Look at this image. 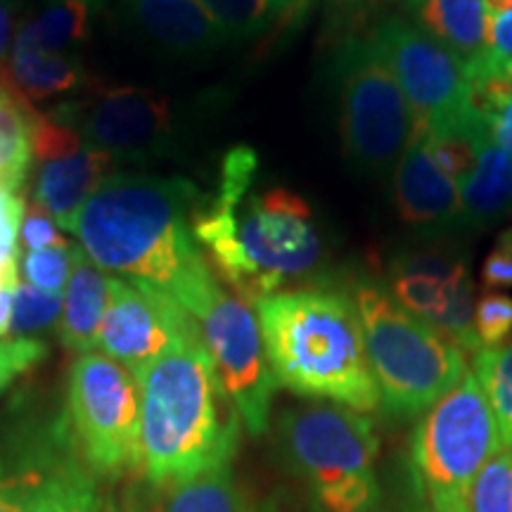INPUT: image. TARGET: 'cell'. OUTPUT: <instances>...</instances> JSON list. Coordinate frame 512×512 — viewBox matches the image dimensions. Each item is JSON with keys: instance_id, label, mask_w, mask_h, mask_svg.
I'll list each match as a JSON object with an SVG mask.
<instances>
[{"instance_id": "34", "label": "cell", "mask_w": 512, "mask_h": 512, "mask_svg": "<svg viewBox=\"0 0 512 512\" xmlns=\"http://www.w3.org/2000/svg\"><path fill=\"white\" fill-rule=\"evenodd\" d=\"M389 292L403 309L427 320L444 306L448 285L420 275H396L389 278Z\"/></svg>"}, {"instance_id": "27", "label": "cell", "mask_w": 512, "mask_h": 512, "mask_svg": "<svg viewBox=\"0 0 512 512\" xmlns=\"http://www.w3.org/2000/svg\"><path fill=\"white\" fill-rule=\"evenodd\" d=\"M475 283L472 275H465L458 285L448 287L446 302L434 316L427 318L441 335L451 339L463 354L477 356L482 347L475 335Z\"/></svg>"}, {"instance_id": "35", "label": "cell", "mask_w": 512, "mask_h": 512, "mask_svg": "<svg viewBox=\"0 0 512 512\" xmlns=\"http://www.w3.org/2000/svg\"><path fill=\"white\" fill-rule=\"evenodd\" d=\"M48 356L46 342L36 337H15L0 342V394L17 380L19 375L29 373Z\"/></svg>"}, {"instance_id": "21", "label": "cell", "mask_w": 512, "mask_h": 512, "mask_svg": "<svg viewBox=\"0 0 512 512\" xmlns=\"http://www.w3.org/2000/svg\"><path fill=\"white\" fill-rule=\"evenodd\" d=\"M95 0H48L34 19L17 31V48L69 53L86 41L93 27Z\"/></svg>"}, {"instance_id": "16", "label": "cell", "mask_w": 512, "mask_h": 512, "mask_svg": "<svg viewBox=\"0 0 512 512\" xmlns=\"http://www.w3.org/2000/svg\"><path fill=\"white\" fill-rule=\"evenodd\" d=\"M128 12L147 36L174 53H204L226 41L200 0H128Z\"/></svg>"}, {"instance_id": "31", "label": "cell", "mask_w": 512, "mask_h": 512, "mask_svg": "<svg viewBox=\"0 0 512 512\" xmlns=\"http://www.w3.org/2000/svg\"><path fill=\"white\" fill-rule=\"evenodd\" d=\"M50 460L19 458L15 463L0 458V512H27L36 486L46 477Z\"/></svg>"}, {"instance_id": "22", "label": "cell", "mask_w": 512, "mask_h": 512, "mask_svg": "<svg viewBox=\"0 0 512 512\" xmlns=\"http://www.w3.org/2000/svg\"><path fill=\"white\" fill-rule=\"evenodd\" d=\"M164 512H261L235 477L230 463L171 486Z\"/></svg>"}, {"instance_id": "17", "label": "cell", "mask_w": 512, "mask_h": 512, "mask_svg": "<svg viewBox=\"0 0 512 512\" xmlns=\"http://www.w3.org/2000/svg\"><path fill=\"white\" fill-rule=\"evenodd\" d=\"M107 275L88 259L81 245L74 247L72 273L62 294V316L57 323L62 347L74 354H88L98 347V332L107 309Z\"/></svg>"}, {"instance_id": "11", "label": "cell", "mask_w": 512, "mask_h": 512, "mask_svg": "<svg viewBox=\"0 0 512 512\" xmlns=\"http://www.w3.org/2000/svg\"><path fill=\"white\" fill-rule=\"evenodd\" d=\"M403 98L420 126L467 110V64L437 38L401 17H387L373 31Z\"/></svg>"}, {"instance_id": "30", "label": "cell", "mask_w": 512, "mask_h": 512, "mask_svg": "<svg viewBox=\"0 0 512 512\" xmlns=\"http://www.w3.org/2000/svg\"><path fill=\"white\" fill-rule=\"evenodd\" d=\"M470 512H512V448L486 460L472 484Z\"/></svg>"}, {"instance_id": "41", "label": "cell", "mask_w": 512, "mask_h": 512, "mask_svg": "<svg viewBox=\"0 0 512 512\" xmlns=\"http://www.w3.org/2000/svg\"><path fill=\"white\" fill-rule=\"evenodd\" d=\"M17 283H19V271L5 275V278L0 280V337L10 335L12 299H15Z\"/></svg>"}, {"instance_id": "24", "label": "cell", "mask_w": 512, "mask_h": 512, "mask_svg": "<svg viewBox=\"0 0 512 512\" xmlns=\"http://www.w3.org/2000/svg\"><path fill=\"white\" fill-rule=\"evenodd\" d=\"M31 110L10 93H0V185L10 192L22 188L34 162Z\"/></svg>"}, {"instance_id": "7", "label": "cell", "mask_w": 512, "mask_h": 512, "mask_svg": "<svg viewBox=\"0 0 512 512\" xmlns=\"http://www.w3.org/2000/svg\"><path fill=\"white\" fill-rule=\"evenodd\" d=\"M498 425L475 373H467L427 413L411 441L418 501L432 512H470L472 484L496 456Z\"/></svg>"}, {"instance_id": "32", "label": "cell", "mask_w": 512, "mask_h": 512, "mask_svg": "<svg viewBox=\"0 0 512 512\" xmlns=\"http://www.w3.org/2000/svg\"><path fill=\"white\" fill-rule=\"evenodd\" d=\"M72 254V242L38 249V252H27L22 256L24 283L34 285L43 292L64 294L69 273H72Z\"/></svg>"}, {"instance_id": "3", "label": "cell", "mask_w": 512, "mask_h": 512, "mask_svg": "<svg viewBox=\"0 0 512 512\" xmlns=\"http://www.w3.org/2000/svg\"><path fill=\"white\" fill-rule=\"evenodd\" d=\"M140 389V470L174 486L233 463L242 420L228 399L200 330L136 375Z\"/></svg>"}, {"instance_id": "33", "label": "cell", "mask_w": 512, "mask_h": 512, "mask_svg": "<svg viewBox=\"0 0 512 512\" xmlns=\"http://www.w3.org/2000/svg\"><path fill=\"white\" fill-rule=\"evenodd\" d=\"M475 335L482 349L501 347L512 335V297L503 292H484L475 304Z\"/></svg>"}, {"instance_id": "1", "label": "cell", "mask_w": 512, "mask_h": 512, "mask_svg": "<svg viewBox=\"0 0 512 512\" xmlns=\"http://www.w3.org/2000/svg\"><path fill=\"white\" fill-rule=\"evenodd\" d=\"M259 157L233 147L223 157L219 185L192 214V235L221 283L249 304L283 292L323 266L325 245L316 216L297 192H256Z\"/></svg>"}, {"instance_id": "10", "label": "cell", "mask_w": 512, "mask_h": 512, "mask_svg": "<svg viewBox=\"0 0 512 512\" xmlns=\"http://www.w3.org/2000/svg\"><path fill=\"white\" fill-rule=\"evenodd\" d=\"M67 403L93 472L112 477L140 467V389L131 370L100 351L81 354L69 370Z\"/></svg>"}, {"instance_id": "38", "label": "cell", "mask_w": 512, "mask_h": 512, "mask_svg": "<svg viewBox=\"0 0 512 512\" xmlns=\"http://www.w3.org/2000/svg\"><path fill=\"white\" fill-rule=\"evenodd\" d=\"M486 60L501 67L512 64V10L489 12V34H486Z\"/></svg>"}, {"instance_id": "6", "label": "cell", "mask_w": 512, "mask_h": 512, "mask_svg": "<svg viewBox=\"0 0 512 512\" xmlns=\"http://www.w3.org/2000/svg\"><path fill=\"white\" fill-rule=\"evenodd\" d=\"M380 403L392 418L427 413L467 375L465 354L375 280L351 283Z\"/></svg>"}, {"instance_id": "43", "label": "cell", "mask_w": 512, "mask_h": 512, "mask_svg": "<svg viewBox=\"0 0 512 512\" xmlns=\"http://www.w3.org/2000/svg\"><path fill=\"white\" fill-rule=\"evenodd\" d=\"M17 259H19V256H10V254H5L3 249H0V280H3L5 275L19 271Z\"/></svg>"}, {"instance_id": "44", "label": "cell", "mask_w": 512, "mask_h": 512, "mask_svg": "<svg viewBox=\"0 0 512 512\" xmlns=\"http://www.w3.org/2000/svg\"><path fill=\"white\" fill-rule=\"evenodd\" d=\"M491 12H508L512 10V0H486Z\"/></svg>"}, {"instance_id": "15", "label": "cell", "mask_w": 512, "mask_h": 512, "mask_svg": "<svg viewBox=\"0 0 512 512\" xmlns=\"http://www.w3.org/2000/svg\"><path fill=\"white\" fill-rule=\"evenodd\" d=\"M114 157L98 147H81L67 157L38 164L34 178V202L46 209L62 230L74 233L83 207L105 183Z\"/></svg>"}, {"instance_id": "12", "label": "cell", "mask_w": 512, "mask_h": 512, "mask_svg": "<svg viewBox=\"0 0 512 512\" xmlns=\"http://www.w3.org/2000/svg\"><path fill=\"white\" fill-rule=\"evenodd\" d=\"M200 330L169 294L126 278L107 280V309L95 351L140 375L159 354Z\"/></svg>"}, {"instance_id": "2", "label": "cell", "mask_w": 512, "mask_h": 512, "mask_svg": "<svg viewBox=\"0 0 512 512\" xmlns=\"http://www.w3.org/2000/svg\"><path fill=\"white\" fill-rule=\"evenodd\" d=\"M202 192L185 178L107 176L83 207L74 233L93 264L147 283L171 299L209 271L192 214Z\"/></svg>"}, {"instance_id": "28", "label": "cell", "mask_w": 512, "mask_h": 512, "mask_svg": "<svg viewBox=\"0 0 512 512\" xmlns=\"http://www.w3.org/2000/svg\"><path fill=\"white\" fill-rule=\"evenodd\" d=\"M62 302V294L43 292L19 278L15 287V299H12L10 335L31 337L50 330L53 325L60 323Z\"/></svg>"}, {"instance_id": "19", "label": "cell", "mask_w": 512, "mask_h": 512, "mask_svg": "<svg viewBox=\"0 0 512 512\" xmlns=\"http://www.w3.org/2000/svg\"><path fill=\"white\" fill-rule=\"evenodd\" d=\"M415 27L437 38L465 64L486 50L489 5L486 0H406Z\"/></svg>"}, {"instance_id": "5", "label": "cell", "mask_w": 512, "mask_h": 512, "mask_svg": "<svg viewBox=\"0 0 512 512\" xmlns=\"http://www.w3.org/2000/svg\"><path fill=\"white\" fill-rule=\"evenodd\" d=\"M275 446L316 512H375L380 505V441L363 413L332 401L292 403L275 420Z\"/></svg>"}, {"instance_id": "29", "label": "cell", "mask_w": 512, "mask_h": 512, "mask_svg": "<svg viewBox=\"0 0 512 512\" xmlns=\"http://www.w3.org/2000/svg\"><path fill=\"white\" fill-rule=\"evenodd\" d=\"M209 12L223 38H254L271 29V10L268 0H200Z\"/></svg>"}, {"instance_id": "13", "label": "cell", "mask_w": 512, "mask_h": 512, "mask_svg": "<svg viewBox=\"0 0 512 512\" xmlns=\"http://www.w3.org/2000/svg\"><path fill=\"white\" fill-rule=\"evenodd\" d=\"M76 131L107 155H147L171 131L169 98L152 88L102 86L76 105ZM72 124V126H76Z\"/></svg>"}, {"instance_id": "18", "label": "cell", "mask_w": 512, "mask_h": 512, "mask_svg": "<svg viewBox=\"0 0 512 512\" xmlns=\"http://www.w3.org/2000/svg\"><path fill=\"white\" fill-rule=\"evenodd\" d=\"M81 76V62L69 53L12 46L8 60L0 62V88L24 107L74 91Z\"/></svg>"}, {"instance_id": "36", "label": "cell", "mask_w": 512, "mask_h": 512, "mask_svg": "<svg viewBox=\"0 0 512 512\" xmlns=\"http://www.w3.org/2000/svg\"><path fill=\"white\" fill-rule=\"evenodd\" d=\"M19 240L27 247V252H38V249L64 245L69 242L60 235V226L53 221V216L46 209L38 207L36 202H31L24 207L22 216V228H19Z\"/></svg>"}, {"instance_id": "45", "label": "cell", "mask_w": 512, "mask_h": 512, "mask_svg": "<svg viewBox=\"0 0 512 512\" xmlns=\"http://www.w3.org/2000/svg\"><path fill=\"white\" fill-rule=\"evenodd\" d=\"M406 512H432V510L427 508V505L422 503V501H418V505H413V508H411V510H406Z\"/></svg>"}, {"instance_id": "4", "label": "cell", "mask_w": 512, "mask_h": 512, "mask_svg": "<svg viewBox=\"0 0 512 512\" xmlns=\"http://www.w3.org/2000/svg\"><path fill=\"white\" fill-rule=\"evenodd\" d=\"M278 387L358 413L380 406L361 318L349 292L294 287L254 304Z\"/></svg>"}, {"instance_id": "42", "label": "cell", "mask_w": 512, "mask_h": 512, "mask_svg": "<svg viewBox=\"0 0 512 512\" xmlns=\"http://www.w3.org/2000/svg\"><path fill=\"white\" fill-rule=\"evenodd\" d=\"M98 512H140L138 505L128 494H102L98 503Z\"/></svg>"}, {"instance_id": "37", "label": "cell", "mask_w": 512, "mask_h": 512, "mask_svg": "<svg viewBox=\"0 0 512 512\" xmlns=\"http://www.w3.org/2000/svg\"><path fill=\"white\" fill-rule=\"evenodd\" d=\"M486 292L510 290L512 287V228L501 233V238L486 254L482 271H479Z\"/></svg>"}, {"instance_id": "39", "label": "cell", "mask_w": 512, "mask_h": 512, "mask_svg": "<svg viewBox=\"0 0 512 512\" xmlns=\"http://www.w3.org/2000/svg\"><path fill=\"white\" fill-rule=\"evenodd\" d=\"M17 36V0H0V62L10 57Z\"/></svg>"}, {"instance_id": "20", "label": "cell", "mask_w": 512, "mask_h": 512, "mask_svg": "<svg viewBox=\"0 0 512 512\" xmlns=\"http://www.w3.org/2000/svg\"><path fill=\"white\" fill-rule=\"evenodd\" d=\"M465 228H484L512 209V159L489 138L470 178L460 185Z\"/></svg>"}, {"instance_id": "23", "label": "cell", "mask_w": 512, "mask_h": 512, "mask_svg": "<svg viewBox=\"0 0 512 512\" xmlns=\"http://www.w3.org/2000/svg\"><path fill=\"white\" fill-rule=\"evenodd\" d=\"M100 494L91 472L69 460L53 463L36 486L27 512H98Z\"/></svg>"}, {"instance_id": "8", "label": "cell", "mask_w": 512, "mask_h": 512, "mask_svg": "<svg viewBox=\"0 0 512 512\" xmlns=\"http://www.w3.org/2000/svg\"><path fill=\"white\" fill-rule=\"evenodd\" d=\"M335 81L344 155L366 174H384L408 147L415 117L373 36L342 43Z\"/></svg>"}, {"instance_id": "26", "label": "cell", "mask_w": 512, "mask_h": 512, "mask_svg": "<svg viewBox=\"0 0 512 512\" xmlns=\"http://www.w3.org/2000/svg\"><path fill=\"white\" fill-rule=\"evenodd\" d=\"M389 275H420L432 278L448 287L458 285L465 275H470L465 254L448 242H427V245H413L401 249L389 264Z\"/></svg>"}, {"instance_id": "46", "label": "cell", "mask_w": 512, "mask_h": 512, "mask_svg": "<svg viewBox=\"0 0 512 512\" xmlns=\"http://www.w3.org/2000/svg\"><path fill=\"white\" fill-rule=\"evenodd\" d=\"M0 93H3V88H0Z\"/></svg>"}, {"instance_id": "9", "label": "cell", "mask_w": 512, "mask_h": 512, "mask_svg": "<svg viewBox=\"0 0 512 512\" xmlns=\"http://www.w3.org/2000/svg\"><path fill=\"white\" fill-rule=\"evenodd\" d=\"M181 309L190 313L200 328L204 347L242 427L252 437L266 434L278 382L268 363L264 332L252 304L230 294L214 273L185 299Z\"/></svg>"}, {"instance_id": "14", "label": "cell", "mask_w": 512, "mask_h": 512, "mask_svg": "<svg viewBox=\"0 0 512 512\" xmlns=\"http://www.w3.org/2000/svg\"><path fill=\"white\" fill-rule=\"evenodd\" d=\"M394 204L401 221L439 235L465 228L458 185L448 181L427 147L422 128L415 131L394 169Z\"/></svg>"}, {"instance_id": "40", "label": "cell", "mask_w": 512, "mask_h": 512, "mask_svg": "<svg viewBox=\"0 0 512 512\" xmlns=\"http://www.w3.org/2000/svg\"><path fill=\"white\" fill-rule=\"evenodd\" d=\"M491 138L512 159V98L489 119Z\"/></svg>"}, {"instance_id": "25", "label": "cell", "mask_w": 512, "mask_h": 512, "mask_svg": "<svg viewBox=\"0 0 512 512\" xmlns=\"http://www.w3.org/2000/svg\"><path fill=\"white\" fill-rule=\"evenodd\" d=\"M475 375L494 411L501 444L512 448V339L496 349L479 351Z\"/></svg>"}]
</instances>
